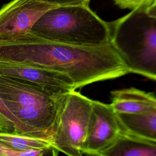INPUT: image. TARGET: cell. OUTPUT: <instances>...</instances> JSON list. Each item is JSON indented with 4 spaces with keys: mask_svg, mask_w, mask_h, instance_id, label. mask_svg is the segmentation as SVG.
<instances>
[{
    "mask_svg": "<svg viewBox=\"0 0 156 156\" xmlns=\"http://www.w3.org/2000/svg\"><path fill=\"white\" fill-rule=\"evenodd\" d=\"M55 6L68 5H88L90 0H38Z\"/></svg>",
    "mask_w": 156,
    "mask_h": 156,
    "instance_id": "16",
    "label": "cell"
},
{
    "mask_svg": "<svg viewBox=\"0 0 156 156\" xmlns=\"http://www.w3.org/2000/svg\"><path fill=\"white\" fill-rule=\"evenodd\" d=\"M58 151L55 149H31L19 151L12 149L0 142V156H44L57 155Z\"/></svg>",
    "mask_w": 156,
    "mask_h": 156,
    "instance_id": "14",
    "label": "cell"
},
{
    "mask_svg": "<svg viewBox=\"0 0 156 156\" xmlns=\"http://www.w3.org/2000/svg\"><path fill=\"white\" fill-rule=\"evenodd\" d=\"M0 62L26 64L62 73L76 88L129 73L113 45L80 46L46 40L30 32L0 41Z\"/></svg>",
    "mask_w": 156,
    "mask_h": 156,
    "instance_id": "1",
    "label": "cell"
},
{
    "mask_svg": "<svg viewBox=\"0 0 156 156\" xmlns=\"http://www.w3.org/2000/svg\"><path fill=\"white\" fill-rule=\"evenodd\" d=\"M122 129L156 141V108L142 114H117Z\"/></svg>",
    "mask_w": 156,
    "mask_h": 156,
    "instance_id": "11",
    "label": "cell"
},
{
    "mask_svg": "<svg viewBox=\"0 0 156 156\" xmlns=\"http://www.w3.org/2000/svg\"><path fill=\"white\" fill-rule=\"evenodd\" d=\"M63 94L24 80L0 76V98L29 135L51 137Z\"/></svg>",
    "mask_w": 156,
    "mask_h": 156,
    "instance_id": "3",
    "label": "cell"
},
{
    "mask_svg": "<svg viewBox=\"0 0 156 156\" xmlns=\"http://www.w3.org/2000/svg\"><path fill=\"white\" fill-rule=\"evenodd\" d=\"M30 32L52 41L80 46H101L111 41L110 23L88 5L55 6L40 17Z\"/></svg>",
    "mask_w": 156,
    "mask_h": 156,
    "instance_id": "2",
    "label": "cell"
},
{
    "mask_svg": "<svg viewBox=\"0 0 156 156\" xmlns=\"http://www.w3.org/2000/svg\"><path fill=\"white\" fill-rule=\"evenodd\" d=\"M147 6L110 22V43L129 73L156 81V16L147 13Z\"/></svg>",
    "mask_w": 156,
    "mask_h": 156,
    "instance_id": "4",
    "label": "cell"
},
{
    "mask_svg": "<svg viewBox=\"0 0 156 156\" xmlns=\"http://www.w3.org/2000/svg\"><path fill=\"white\" fill-rule=\"evenodd\" d=\"M99 156H156V141L122 129Z\"/></svg>",
    "mask_w": 156,
    "mask_h": 156,
    "instance_id": "9",
    "label": "cell"
},
{
    "mask_svg": "<svg viewBox=\"0 0 156 156\" xmlns=\"http://www.w3.org/2000/svg\"><path fill=\"white\" fill-rule=\"evenodd\" d=\"M0 142L12 149L19 151L55 149L49 140L25 134L0 132Z\"/></svg>",
    "mask_w": 156,
    "mask_h": 156,
    "instance_id": "12",
    "label": "cell"
},
{
    "mask_svg": "<svg viewBox=\"0 0 156 156\" xmlns=\"http://www.w3.org/2000/svg\"><path fill=\"white\" fill-rule=\"evenodd\" d=\"M122 130L118 115L111 104L92 100L83 154L99 156L114 142Z\"/></svg>",
    "mask_w": 156,
    "mask_h": 156,
    "instance_id": "6",
    "label": "cell"
},
{
    "mask_svg": "<svg viewBox=\"0 0 156 156\" xmlns=\"http://www.w3.org/2000/svg\"><path fill=\"white\" fill-rule=\"evenodd\" d=\"M0 132L29 135L25 127L7 109L0 98ZM31 136V135H30Z\"/></svg>",
    "mask_w": 156,
    "mask_h": 156,
    "instance_id": "13",
    "label": "cell"
},
{
    "mask_svg": "<svg viewBox=\"0 0 156 156\" xmlns=\"http://www.w3.org/2000/svg\"><path fill=\"white\" fill-rule=\"evenodd\" d=\"M112 103L117 114H142L156 108V97L152 93L135 88L112 92Z\"/></svg>",
    "mask_w": 156,
    "mask_h": 156,
    "instance_id": "10",
    "label": "cell"
},
{
    "mask_svg": "<svg viewBox=\"0 0 156 156\" xmlns=\"http://www.w3.org/2000/svg\"><path fill=\"white\" fill-rule=\"evenodd\" d=\"M92 99L73 90L62 101L54 126L51 143L58 152L70 156L83 155Z\"/></svg>",
    "mask_w": 156,
    "mask_h": 156,
    "instance_id": "5",
    "label": "cell"
},
{
    "mask_svg": "<svg viewBox=\"0 0 156 156\" xmlns=\"http://www.w3.org/2000/svg\"><path fill=\"white\" fill-rule=\"evenodd\" d=\"M55 5L38 0H12L0 9V41L30 32L40 17Z\"/></svg>",
    "mask_w": 156,
    "mask_h": 156,
    "instance_id": "7",
    "label": "cell"
},
{
    "mask_svg": "<svg viewBox=\"0 0 156 156\" xmlns=\"http://www.w3.org/2000/svg\"><path fill=\"white\" fill-rule=\"evenodd\" d=\"M147 13L154 16H156V0H154L147 7Z\"/></svg>",
    "mask_w": 156,
    "mask_h": 156,
    "instance_id": "17",
    "label": "cell"
},
{
    "mask_svg": "<svg viewBox=\"0 0 156 156\" xmlns=\"http://www.w3.org/2000/svg\"><path fill=\"white\" fill-rule=\"evenodd\" d=\"M120 8L133 10L143 5H149L154 0H113Z\"/></svg>",
    "mask_w": 156,
    "mask_h": 156,
    "instance_id": "15",
    "label": "cell"
},
{
    "mask_svg": "<svg viewBox=\"0 0 156 156\" xmlns=\"http://www.w3.org/2000/svg\"><path fill=\"white\" fill-rule=\"evenodd\" d=\"M0 76L32 82L57 94L76 90L74 82L67 76L34 65L0 62Z\"/></svg>",
    "mask_w": 156,
    "mask_h": 156,
    "instance_id": "8",
    "label": "cell"
}]
</instances>
